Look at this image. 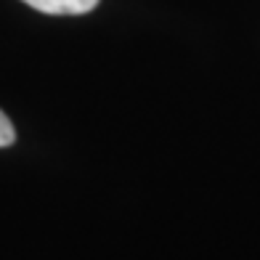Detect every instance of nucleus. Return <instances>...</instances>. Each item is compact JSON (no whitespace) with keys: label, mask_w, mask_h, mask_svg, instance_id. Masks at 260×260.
<instances>
[{"label":"nucleus","mask_w":260,"mask_h":260,"mask_svg":"<svg viewBox=\"0 0 260 260\" xmlns=\"http://www.w3.org/2000/svg\"><path fill=\"white\" fill-rule=\"evenodd\" d=\"M29 8L51 16H80L99 6V0H21Z\"/></svg>","instance_id":"1"},{"label":"nucleus","mask_w":260,"mask_h":260,"mask_svg":"<svg viewBox=\"0 0 260 260\" xmlns=\"http://www.w3.org/2000/svg\"><path fill=\"white\" fill-rule=\"evenodd\" d=\"M16 141V130H14V122L0 112V146H11Z\"/></svg>","instance_id":"2"}]
</instances>
